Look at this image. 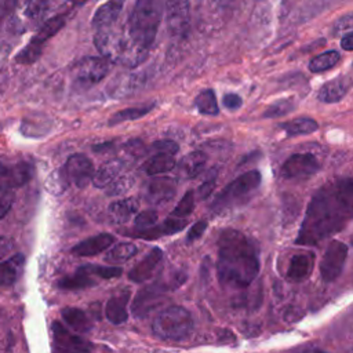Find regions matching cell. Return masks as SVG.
Returning <instances> with one entry per match:
<instances>
[{
	"label": "cell",
	"instance_id": "cell-1",
	"mask_svg": "<svg viewBox=\"0 0 353 353\" xmlns=\"http://www.w3.org/2000/svg\"><path fill=\"white\" fill-rule=\"evenodd\" d=\"M353 221V176L323 185L312 197L296 244L314 245L341 232Z\"/></svg>",
	"mask_w": 353,
	"mask_h": 353
},
{
	"label": "cell",
	"instance_id": "cell-2",
	"mask_svg": "<svg viewBox=\"0 0 353 353\" xmlns=\"http://www.w3.org/2000/svg\"><path fill=\"white\" fill-rule=\"evenodd\" d=\"M261 269L256 244L236 229H225L218 239L216 272L222 285L245 288Z\"/></svg>",
	"mask_w": 353,
	"mask_h": 353
},
{
	"label": "cell",
	"instance_id": "cell-3",
	"mask_svg": "<svg viewBox=\"0 0 353 353\" xmlns=\"http://www.w3.org/2000/svg\"><path fill=\"white\" fill-rule=\"evenodd\" d=\"M161 0H135L128 21V36L139 48L149 51L161 21Z\"/></svg>",
	"mask_w": 353,
	"mask_h": 353
},
{
	"label": "cell",
	"instance_id": "cell-4",
	"mask_svg": "<svg viewBox=\"0 0 353 353\" xmlns=\"http://www.w3.org/2000/svg\"><path fill=\"white\" fill-rule=\"evenodd\" d=\"M94 43L102 57L110 62H119L128 68H135L145 61L149 51H145L135 46L128 33L123 34L110 28L97 30Z\"/></svg>",
	"mask_w": 353,
	"mask_h": 353
},
{
	"label": "cell",
	"instance_id": "cell-5",
	"mask_svg": "<svg viewBox=\"0 0 353 353\" xmlns=\"http://www.w3.org/2000/svg\"><path fill=\"white\" fill-rule=\"evenodd\" d=\"M194 323L190 312L182 306H168L153 320L152 330L157 338L165 341H181L190 335Z\"/></svg>",
	"mask_w": 353,
	"mask_h": 353
},
{
	"label": "cell",
	"instance_id": "cell-6",
	"mask_svg": "<svg viewBox=\"0 0 353 353\" xmlns=\"http://www.w3.org/2000/svg\"><path fill=\"white\" fill-rule=\"evenodd\" d=\"M261 183V174L256 170L247 171L226 185L212 201L211 210L214 212H223L234 208L250 200L252 193Z\"/></svg>",
	"mask_w": 353,
	"mask_h": 353
},
{
	"label": "cell",
	"instance_id": "cell-7",
	"mask_svg": "<svg viewBox=\"0 0 353 353\" xmlns=\"http://www.w3.org/2000/svg\"><path fill=\"white\" fill-rule=\"evenodd\" d=\"M110 70V61L105 57L81 58L72 70L73 83L80 90H87L99 83Z\"/></svg>",
	"mask_w": 353,
	"mask_h": 353
},
{
	"label": "cell",
	"instance_id": "cell-8",
	"mask_svg": "<svg viewBox=\"0 0 353 353\" xmlns=\"http://www.w3.org/2000/svg\"><path fill=\"white\" fill-rule=\"evenodd\" d=\"M52 353H91L92 345L80 335L73 334L59 321L51 324Z\"/></svg>",
	"mask_w": 353,
	"mask_h": 353
},
{
	"label": "cell",
	"instance_id": "cell-9",
	"mask_svg": "<svg viewBox=\"0 0 353 353\" xmlns=\"http://www.w3.org/2000/svg\"><path fill=\"white\" fill-rule=\"evenodd\" d=\"M347 251V245L342 241L334 240L328 244L320 262V274L325 283L334 281L339 277L346 262Z\"/></svg>",
	"mask_w": 353,
	"mask_h": 353
},
{
	"label": "cell",
	"instance_id": "cell-10",
	"mask_svg": "<svg viewBox=\"0 0 353 353\" xmlns=\"http://www.w3.org/2000/svg\"><path fill=\"white\" fill-rule=\"evenodd\" d=\"M319 168H320V164L313 154L295 153L284 161L281 167V175L285 179L302 181L313 176L319 171Z\"/></svg>",
	"mask_w": 353,
	"mask_h": 353
},
{
	"label": "cell",
	"instance_id": "cell-11",
	"mask_svg": "<svg viewBox=\"0 0 353 353\" xmlns=\"http://www.w3.org/2000/svg\"><path fill=\"white\" fill-rule=\"evenodd\" d=\"M164 6L170 33L175 37L186 36L190 22V0H165Z\"/></svg>",
	"mask_w": 353,
	"mask_h": 353
},
{
	"label": "cell",
	"instance_id": "cell-12",
	"mask_svg": "<svg viewBox=\"0 0 353 353\" xmlns=\"http://www.w3.org/2000/svg\"><path fill=\"white\" fill-rule=\"evenodd\" d=\"M65 172L69 181H72L77 188H85L90 182H92L95 174L91 160L81 153L72 154L68 159L65 164Z\"/></svg>",
	"mask_w": 353,
	"mask_h": 353
},
{
	"label": "cell",
	"instance_id": "cell-13",
	"mask_svg": "<svg viewBox=\"0 0 353 353\" xmlns=\"http://www.w3.org/2000/svg\"><path fill=\"white\" fill-rule=\"evenodd\" d=\"M33 174V168L29 163H17L6 165L0 161V192L6 193L11 189L25 185Z\"/></svg>",
	"mask_w": 353,
	"mask_h": 353
},
{
	"label": "cell",
	"instance_id": "cell-14",
	"mask_svg": "<svg viewBox=\"0 0 353 353\" xmlns=\"http://www.w3.org/2000/svg\"><path fill=\"white\" fill-rule=\"evenodd\" d=\"M176 192V183L170 176L153 178L145 188V199L153 205H163L172 200Z\"/></svg>",
	"mask_w": 353,
	"mask_h": 353
},
{
	"label": "cell",
	"instance_id": "cell-15",
	"mask_svg": "<svg viewBox=\"0 0 353 353\" xmlns=\"http://www.w3.org/2000/svg\"><path fill=\"white\" fill-rule=\"evenodd\" d=\"M165 301V292L157 288L154 284L141 290L132 302V314L135 317H145L153 309L160 306Z\"/></svg>",
	"mask_w": 353,
	"mask_h": 353
},
{
	"label": "cell",
	"instance_id": "cell-16",
	"mask_svg": "<svg viewBox=\"0 0 353 353\" xmlns=\"http://www.w3.org/2000/svg\"><path fill=\"white\" fill-rule=\"evenodd\" d=\"M188 225L186 219L181 218H168L160 225H154L148 229H137L134 232H123L125 236L137 237V239H145V240H154L163 236L174 234L181 232Z\"/></svg>",
	"mask_w": 353,
	"mask_h": 353
},
{
	"label": "cell",
	"instance_id": "cell-17",
	"mask_svg": "<svg viewBox=\"0 0 353 353\" xmlns=\"http://www.w3.org/2000/svg\"><path fill=\"white\" fill-rule=\"evenodd\" d=\"M163 259V251L159 247L152 248L130 272L128 279L134 283H143L149 280L157 270Z\"/></svg>",
	"mask_w": 353,
	"mask_h": 353
},
{
	"label": "cell",
	"instance_id": "cell-18",
	"mask_svg": "<svg viewBox=\"0 0 353 353\" xmlns=\"http://www.w3.org/2000/svg\"><path fill=\"white\" fill-rule=\"evenodd\" d=\"M352 84L353 80L349 76H338L335 79H331L320 87L317 92V99L324 103L339 102L350 90Z\"/></svg>",
	"mask_w": 353,
	"mask_h": 353
},
{
	"label": "cell",
	"instance_id": "cell-19",
	"mask_svg": "<svg viewBox=\"0 0 353 353\" xmlns=\"http://www.w3.org/2000/svg\"><path fill=\"white\" fill-rule=\"evenodd\" d=\"M314 266V255L312 252H302V254H295L291 256L285 277L291 283H301L305 281L313 272Z\"/></svg>",
	"mask_w": 353,
	"mask_h": 353
},
{
	"label": "cell",
	"instance_id": "cell-20",
	"mask_svg": "<svg viewBox=\"0 0 353 353\" xmlns=\"http://www.w3.org/2000/svg\"><path fill=\"white\" fill-rule=\"evenodd\" d=\"M125 0H108L102 3L92 15V28L97 30L110 28L119 18Z\"/></svg>",
	"mask_w": 353,
	"mask_h": 353
},
{
	"label": "cell",
	"instance_id": "cell-21",
	"mask_svg": "<svg viewBox=\"0 0 353 353\" xmlns=\"http://www.w3.org/2000/svg\"><path fill=\"white\" fill-rule=\"evenodd\" d=\"M114 241V237L109 233H99L97 236L88 237L76 245L70 248V252L77 256H91V255H98L99 252L105 251L112 245Z\"/></svg>",
	"mask_w": 353,
	"mask_h": 353
},
{
	"label": "cell",
	"instance_id": "cell-22",
	"mask_svg": "<svg viewBox=\"0 0 353 353\" xmlns=\"http://www.w3.org/2000/svg\"><path fill=\"white\" fill-rule=\"evenodd\" d=\"M128 298H130V291L121 290L108 301L105 306V314L110 323L121 324L127 320Z\"/></svg>",
	"mask_w": 353,
	"mask_h": 353
},
{
	"label": "cell",
	"instance_id": "cell-23",
	"mask_svg": "<svg viewBox=\"0 0 353 353\" xmlns=\"http://www.w3.org/2000/svg\"><path fill=\"white\" fill-rule=\"evenodd\" d=\"M25 265V256L15 254L11 258L0 262V287L12 285L21 276Z\"/></svg>",
	"mask_w": 353,
	"mask_h": 353
},
{
	"label": "cell",
	"instance_id": "cell-24",
	"mask_svg": "<svg viewBox=\"0 0 353 353\" xmlns=\"http://www.w3.org/2000/svg\"><path fill=\"white\" fill-rule=\"evenodd\" d=\"M91 276H94V274L91 273L88 265H83L73 274L61 279L58 281V287L61 290H72V291L88 288L97 283Z\"/></svg>",
	"mask_w": 353,
	"mask_h": 353
},
{
	"label": "cell",
	"instance_id": "cell-25",
	"mask_svg": "<svg viewBox=\"0 0 353 353\" xmlns=\"http://www.w3.org/2000/svg\"><path fill=\"white\" fill-rule=\"evenodd\" d=\"M138 207L139 203L135 197H127L113 201L109 205L108 212L114 223H125L138 211Z\"/></svg>",
	"mask_w": 353,
	"mask_h": 353
},
{
	"label": "cell",
	"instance_id": "cell-26",
	"mask_svg": "<svg viewBox=\"0 0 353 353\" xmlns=\"http://www.w3.org/2000/svg\"><path fill=\"white\" fill-rule=\"evenodd\" d=\"M123 160H109L102 164L98 171H95L92 183L97 188H108L123 168Z\"/></svg>",
	"mask_w": 353,
	"mask_h": 353
},
{
	"label": "cell",
	"instance_id": "cell-27",
	"mask_svg": "<svg viewBox=\"0 0 353 353\" xmlns=\"http://www.w3.org/2000/svg\"><path fill=\"white\" fill-rule=\"evenodd\" d=\"M205 161H207V156L200 150L188 153L186 156L182 157V160L179 163L181 175L185 176V178L197 176L203 171V168L205 165Z\"/></svg>",
	"mask_w": 353,
	"mask_h": 353
},
{
	"label": "cell",
	"instance_id": "cell-28",
	"mask_svg": "<svg viewBox=\"0 0 353 353\" xmlns=\"http://www.w3.org/2000/svg\"><path fill=\"white\" fill-rule=\"evenodd\" d=\"M61 314L65 323L77 332H88L92 327L90 317L77 307H63Z\"/></svg>",
	"mask_w": 353,
	"mask_h": 353
},
{
	"label": "cell",
	"instance_id": "cell-29",
	"mask_svg": "<svg viewBox=\"0 0 353 353\" xmlns=\"http://www.w3.org/2000/svg\"><path fill=\"white\" fill-rule=\"evenodd\" d=\"M280 127L287 132L288 137H295V135H306L317 131L319 124L316 120L310 117H296L285 123H281Z\"/></svg>",
	"mask_w": 353,
	"mask_h": 353
},
{
	"label": "cell",
	"instance_id": "cell-30",
	"mask_svg": "<svg viewBox=\"0 0 353 353\" xmlns=\"http://www.w3.org/2000/svg\"><path fill=\"white\" fill-rule=\"evenodd\" d=\"M175 165H176V161L174 156L156 153L154 156H152L149 160L145 161L142 168L148 175H159V174L171 171Z\"/></svg>",
	"mask_w": 353,
	"mask_h": 353
},
{
	"label": "cell",
	"instance_id": "cell-31",
	"mask_svg": "<svg viewBox=\"0 0 353 353\" xmlns=\"http://www.w3.org/2000/svg\"><path fill=\"white\" fill-rule=\"evenodd\" d=\"M186 279L188 276L182 269H171L168 272H163L161 274H159L153 284L163 292H168L181 287L186 281Z\"/></svg>",
	"mask_w": 353,
	"mask_h": 353
},
{
	"label": "cell",
	"instance_id": "cell-32",
	"mask_svg": "<svg viewBox=\"0 0 353 353\" xmlns=\"http://www.w3.org/2000/svg\"><path fill=\"white\" fill-rule=\"evenodd\" d=\"M65 25V15H57L48 21H46L40 29L37 30V33L32 37V41L44 46V43L51 39L52 36H55Z\"/></svg>",
	"mask_w": 353,
	"mask_h": 353
},
{
	"label": "cell",
	"instance_id": "cell-33",
	"mask_svg": "<svg viewBox=\"0 0 353 353\" xmlns=\"http://www.w3.org/2000/svg\"><path fill=\"white\" fill-rule=\"evenodd\" d=\"M341 59V54L335 50H330V51H324L319 55H316L314 58L310 59L307 68L310 72L313 73H323L331 68H334Z\"/></svg>",
	"mask_w": 353,
	"mask_h": 353
},
{
	"label": "cell",
	"instance_id": "cell-34",
	"mask_svg": "<svg viewBox=\"0 0 353 353\" xmlns=\"http://www.w3.org/2000/svg\"><path fill=\"white\" fill-rule=\"evenodd\" d=\"M153 103H148V105H143V106H135V108H127V109H123L117 113H114L108 124L109 125H114V124H119V123H124V121H131V120H137V119H141L143 116H146L152 109H153Z\"/></svg>",
	"mask_w": 353,
	"mask_h": 353
},
{
	"label": "cell",
	"instance_id": "cell-35",
	"mask_svg": "<svg viewBox=\"0 0 353 353\" xmlns=\"http://www.w3.org/2000/svg\"><path fill=\"white\" fill-rule=\"evenodd\" d=\"M137 250H138L137 245L132 243H127V241L117 243L108 251V254L105 255V261L110 262V263L124 262V261L132 258L137 254Z\"/></svg>",
	"mask_w": 353,
	"mask_h": 353
},
{
	"label": "cell",
	"instance_id": "cell-36",
	"mask_svg": "<svg viewBox=\"0 0 353 353\" xmlns=\"http://www.w3.org/2000/svg\"><path fill=\"white\" fill-rule=\"evenodd\" d=\"M194 105L197 108V110L203 114H208V116H216L219 113V108H218V102H216V97L215 92L211 88L203 90L194 99Z\"/></svg>",
	"mask_w": 353,
	"mask_h": 353
},
{
	"label": "cell",
	"instance_id": "cell-37",
	"mask_svg": "<svg viewBox=\"0 0 353 353\" xmlns=\"http://www.w3.org/2000/svg\"><path fill=\"white\" fill-rule=\"evenodd\" d=\"M69 178L63 170H54L46 179V188L52 194H61L66 189Z\"/></svg>",
	"mask_w": 353,
	"mask_h": 353
},
{
	"label": "cell",
	"instance_id": "cell-38",
	"mask_svg": "<svg viewBox=\"0 0 353 353\" xmlns=\"http://www.w3.org/2000/svg\"><path fill=\"white\" fill-rule=\"evenodd\" d=\"M41 51H43V46L34 43V41H29L19 52L18 55L15 57V61L18 63H22V65H29V63H33L40 55H41Z\"/></svg>",
	"mask_w": 353,
	"mask_h": 353
},
{
	"label": "cell",
	"instance_id": "cell-39",
	"mask_svg": "<svg viewBox=\"0 0 353 353\" xmlns=\"http://www.w3.org/2000/svg\"><path fill=\"white\" fill-rule=\"evenodd\" d=\"M295 109L294 101L291 98L279 99L274 103H272L263 113V117H280L291 113Z\"/></svg>",
	"mask_w": 353,
	"mask_h": 353
},
{
	"label": "cell",
	"instance_id": "cell-40",
	"mask_svg": "<svg viewBox=\"0 0 353 353\" xmlns=\"http://www.w3.org/2000/svg\"><path fill=\"white\" fill-rule=\"evenodd\" d=\"M193 208H194V193H193V190H188L183 194V197L179 200V203L171 212V215H172V218L183 219L192 214Z\"/></svg>",
	"mask_w": 353,
	"mask_h": 353
},
{
	"label": "cell",
	"instance_id": "cell-41",
	"mask_svg": "<svg viewBox=\"0 0 353 353\" xmlns=\"http://www.w3.org/2000/svg\"><path fill=\"white\" fill-rule=\"evenodd\" d=\"M134 185V178L131 175H123V176H117L108 188H106V193L109 196H120L123 193H127Z\"/></svg>",
	"mask_w": 353,
	"mask_h": 353
},
{
	"label": "cell",
	"instance_id": "cell-42",
	"mask_svg": "<svg viewBox=\"0 0 353 353\" xmlns=\"http://www.w3.org/2000/svg\"><path fill=\"white\" fill-rule=\"evenodd\" d=\"M331 30H332V34H334V36H343V37H345L346 34L353 33V11L349 12V14H345V15L339 17V18L334 22Z\"/></svg>",
	"mask_w": 353,
	"mask_h": 353
},
{
	"label": "cell",
	"instance_id": "cell-43",
	"mask_svg": "<svg viewBox=\"0 0 353 353\" xmlns=\"http://www.w3.org/2000/svg\"><path fill=\"white\" fill-rule=\"evenodd\" d=\"M48 3L50 0H26L25 12L30 19L36 21L44 15V12L47 11Z\"/></svg>",
	"mask_w": 353,
	"mask_h": 353
},
{
	"label": "cell",
	"instance_id": "cell-44",
	"mask_svg": "<svg viewBox=\"0 0 353 353\" xmlns=\"http://www.w3.org/2000/svg\"><path fill=\"white\" fill-rule=\"evenodd\" d=\"M88 268L91 270V273L95 277L99 279H113V277H119L121 274V268L117 266H102V265H91L88 263Z\"/></svg>",
	"mask_w": 353,
	"mask_h": 353
},
{
	"label": "cell",
	"instance_id": "cell-45",
	"mask_svg": "<svg viewBox=\"0 0 353 353\" xmlns=\"http://www.w3.org/2000/svg\"><path fill=\"white\" fill-rule=\"evenodd\" d=\"M157 218H159V215L154 210H145L135 216L134 223H135L137 229H148V228L154 226Z\"/></svg>",
	"mask_w": 353,
	"mask_h": 353
},
{
	"label": "cell",
	"instance_id": "cell-46",
	"mask_svg": "<svg viewBox=\"0 0 353 353\" xmlns=\"http://www.w3.org/2000/svg\"><path fill=\"white\" fill-rule=\"evenodd\" d=\"M152 150H154L156 153L174 156L175 153H178L179 146H178V143L174 142V141L163 139V141H156V142H153V143H152Z\"/></svg>",
	"mask_w": 353,
	"mask_h": 353
},
{
	"label": "cell",
	"instance_id": "cell-47",
	"mask_svg": "<svg viewBox=\"0 0 353 353\" xmlns=\"http://www.w3.org/2000/svg\"><path fill=\"white\" fill-rule=\"evenodd\" d=\"M216 170H211L210 172H208V175L204 178V181H203V183L199 186V194H200V199H207L211 193H212V190H214V188H215V182H216Z\"/></svg>",
	"mask_w": 353,
	"mask_h": 353
},
{
	"label": "cell",
	"instance_id": "cell-48",
	"mask_svg": "<svg viewBox=\"0 0 353 353\" xmlns=\"http://www.w3.org/2000/svg\"><path fill=\"white\" fill-rule=\"evenodd\" d=\"M222 101H223L225 108L229 109V110H236V109H239V108L241 106V103H243V99H241L237 94H234V92H228V94H225Z\"/></svg>",
	"mask_w": 353,
	"mask_h": 353
},
{
	"label": "cell",
	"instance_id": "cell-49",
	"mask_svg": "<svg viewBox=\"0 0 353 353\" xmlns=\"http://www.w3.org/2000/svg\"><path fill=\"white\" fill-rule=\"evenodd\" d=\"M205 229H207V221H199V222H196V223L190 228L186 240H188V241H194V240L200 239Z\"/></svg>",
	"mask_w": 353,
	"mask_h": 353
},
{
	"label": "cell",
	"instance_id": "cell-50",
	"mask_svg": "<svg viewBox=\"0 0 353 353\" xmlns=\"http://www.w3.org/2000/svg\"><path fill=\"white\" fill-rule=\"evenodd\" d=\"M12 201H14L12 193L6 192V193L0 194V219L4 218L8 214V211L11 210Z\"/></svg>",
	"mask_w": 353,
	"mask_h": 353
},
{
	"label": "cell",
	"instance_id": "cell-51",
	"mask_svg": "<svg viewBox=\"0 0 353 353\" xmlns=\"http://www.w3.org/2000/svg\"><path fill=\"white\" fill-rule=\"evenodd\" d=\"M125 153L128 156H132L134 159H139L145 153V148L139 141H131L125 145Z\"/></svg>",
	"mask_w": 353,
	"mask_h": 353
},
{
	"label": "cell",
	"instance_id": "cell-52",
	"mask_svg": "<svg viewBox=\"0 0 353 353\" xmlns=\"http://www.w3.org/2000/svg\"><path fill=\"white\" fill-rule=\"evenodd\" d=\"M14 250V240L6 236H0V259L8 255Z\"/></svg>",
	"mask_w": 353,
	"mask_h": 353
},
{
	"label": "cell",
	"instance_id": "cell-53",
	"mask_svg": "<svg viewBox=\"0 0 353 353\" xmlns=\"http://www.w3.org/2000/svg\"><path fill=\"white\" fill-rule=\"evenodd\" d=\"M11 52V46L6 40H0V65L7 59Z\"/></svg>",
	"mask_w": 353,
	"mask_h": 353
},
{
	"label": "cell",
	"instance_id": "cell-54",
	"mask_svg": "<svg viewBox=\"0 0 353 353\" xmlns=\"http://www.w3.org/2000/svg\"><path fill=\"white\" fill-rule=\"evenodd\" d=\"M341 47L346 51H352L353 50V33L346 34L345 37H342L341 40Z\"/></svg>",
	"mask_w": 353,
	"mask_h": 353
},
{
	"label": "cell",
	"instance_id": "cell-55",
	"mask_svg": "<svg viewBox=\"0 0 353 353\" xmlns=\"http://www.w3.org/2000/svg\"><path fill=\"white\" fill-rule=\"evenodd\" d=\"M302 353H327V352L323 349H319V347H307Z\"/></svg>",
	"mask_w": 353,
	"mask_h": 353
},
{
	"label": "cell",
	"instance_id": "cell-56",
	"mask_svg": "<svg viewBox=\"0 0 353 353\" xmlns=\"http://www.w3.org/2000/svg\"><path fill=\"white\" fill-rule=\"evenodd\" d=\"M74 4H83V3H85L87 0H72Z\"/></svg>",
	"mask_w": 353,
	"mask_h": 353
},
{
	"label": "cell",
	"instance_id": "cell-57",
	"mask_svg": "<svg viewBox=\"0 0 353 353\" xmlns=\"http://www.w3.org/2000/svg\"><path fill=\"white\" fill-rule=\"evenodd\" d=\"M0 131H1V124H0Z\"/></svg>",
	"mask_w": 353,
	"mask_h": 353
}]
</instances>
